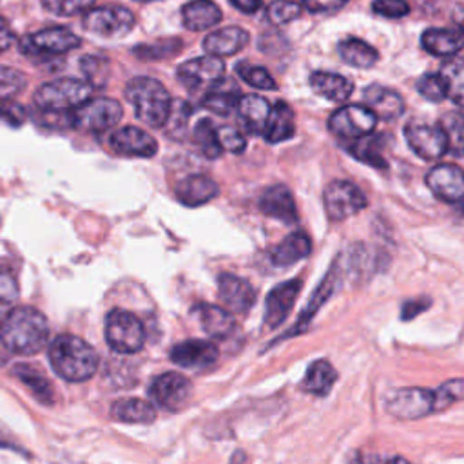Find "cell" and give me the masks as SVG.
Returning a JSON list of instances; mask_svg holds the SVG:
<instances>
[{
    "instance_id": "cell-1",
    "label": "cell",
    "mask_w": 464,
    "mask_h": 464,
    "mask_svg": "<svg viewBox=\"0 0 464 464\" xmlns=\"http://www.w3.org/2000/svg\"><path fill=\"white\" fill-rule=\"evenodd\" d=\"M2 344L18 355H33L49 341V323L33 306H16L0 321Z\"/></svg>"
},
{
    "instance_id": "cell-2",
    "label": "cell",
    "mask_w": 464,
    "mask_h": 464,
    "mask_svg": "<svg viewBox=\"0 0 464 464\" xmlns=\"http://www.w3.org/2000/svg\"><path fill=\"white\" fill-rule=\"evenodd\" d=\"M49 362L62 379L82 382L96 373L100 361L87 341L72 334H60L49 344Z\"/></svg>"
},
{
    "instance_id": "cell-3",
    "label": "cell",
    "mask_w": 464,
    "mask_h": 464,
    "mask_svg": "<svg viewBox=\"0 0 464 464\" xmlns=\"http://www.w3.org/2000/svg\"><path fill=\"white\" fill-rule=\"evenodd\" d=\"M125 98L134 107V114L149 127H163L169 109L170 94L163 83L150 76H134L125 85Z\"/></svg>"
},
{
    "instance_id": "cell-4",
    "label": "cell",
    "mask_w": 464,
    "mask_h": 464,
    "mask_svg": "<svg viewBox=\"0 0 464 464\" xmlns=\"http://www.w3.org/2000/svg\"><path fill=\"white\" fill-rule=\"evenodd\" d=\"M92 87L85 80L78 78H56L42 83L33 100L38 109L44 112H65L72 111L89 100Z\"/></svg>"
},
{
    "instance_id": "cell-5",
    "label": "cell",
    "mask_w": 464,
    "mask_h": 464,
    "mask_svg": "<svg viewBox=\"0 0 464 464\" xmlns=\"http://www.w3.org/2000/svg\"><path fill=\"white\" fill-rule=\"evenodd\" d=\"M123 116V107L114 98H92L72 109L69 125L85 132H105L116 127Z\"/></svg>"
},
{
    "instance_id": "cell-6",
    "label": "cell",
    "mask_w": 464,
    "mask_h": 464,
    "mask_svg": "<svg viewBox=\"0 0 464 464\" xmlns=\"http://www.w3.org/2000/svg\"><path fill=\"white\" fill-rule=\"evenodd\" d=\"M105 341L116 353H134L145 344L143 323L134 314L114 308L105 317Z\"/></svg>"
},
{
    "instance_id": "cell-7",
    "label": "cell",
    "mask_w": 464,
    "mask_h": 464,
    "mask_svg": "<svg viewBox=\"0 0 464 464\" xmlns=\"http://www.w3.org/2000/svg\"><path fill=\"white\" fill-rule=\"evenodd\" d=\"M134 13L123 5H102L85 11L83 27L102 38H121L134 27Z\"/></svg>"
},
{
    "instance_id": "cell-8",
    "label": "cell",
    "mask_w": 464,
    "mask_h": 464,
    "mask_svg": "<svg viewBox=\"0 0 464 464\" xmlns=\"http://www.w3.org/2000/svg\"><path fill=\"white\" fill-rule=\"evenodd\" d=\"M80 45V36L67 27H47L20 40V51L27 56H56Z\"/></svg>"
},
{
    "instance_id": "cell-9",
    "label": "cell",
    "mask_w": 464,
    "mask_h": 464,
    "mask_svg": "<svg viewBox=\"0 0 464 464\" xmlns=\"http://www.w3.org/2000/svg\"><path fill=\"white\" fill-rule=\"evenodd\" d=\"M377 127V116L364 103H348L334 111L328 118V129L343 140L368 136Z\"/></svg>"
},
{
    "instance_id": "cell-10",
    "label": "cell",
    "mask_w": 464,
    "mask_h": 464,
    "mask_svg": "<svg viewBox=\"0 0 464 464\" xmlns=\"http://www.w3.org/2000/svg\"><path fill=\"white\" fill-rule=\"evenodd\" d=\"M324 210L330 221H343L366 207V196L362 190L346 179H334L323 192Z\"/></svg>"
},
{
    "instance_id": "cell-11",
    "label": "cell",
    "mask_w": 464,
    "mask_h": 464,
    "mask_svg": "<svg viewBox=\"0 0 464 464\" xmlns=\"http://www.w3.org/2000/svg\"><path fill=\"white\" fill-rule=\"evenodd\" d=\"M433 390L428 388H399L386 399V410L401 420H413L433 411Z\"/></svg>"
},
{
    "instance_id": "cell-12",
    "label": "cell",
    "mask_w": 464,
    "mask_h": 464,
    "mask_svg": "<svg viewBox=\"0 0 464 464\" xmlns=\"http://www.w3.org/2000/svg\"><path fill=\"white\" fill-rule=\"evenodd\" d=\"M404 138L410 149L422 160H439L448 152V138L440 125L411 121L404 127Z\"/></svg>"
},
{
    "instance_id": "cell-13",
    "label": "cell",
    "mask_w": 464,
    "mask_h": 464,
    "mask_svg": "<svg viewBox=\"0 0 464 464\" xmlns=\"http://www.w3.org/2000/svg\"><path fill=\"white\" fill-rule=\"evenodd\" d=\"M225 63L218 56H198L178 65L176 76L185 85L187 91L198 92L199 89H208L218 80L223 78Z\"/></svg>"
},
{
    "instance_id": "cell-14",
    "label": "cell",
    "mask_w": 464,
    "mask_h": 464,
    "mask_svg": "<svg viewBox=\"0 0 464 464\" xmlns=\"http://www.w3.org/2000/svg\"><path fill=\"white\" fill-rule=\"evenodd\" d=\"M190 392V381L179 372H167L158 375L149 388L150 399L169 411L181 410L188 402Z\"/></svg>"
},
{
    "instance_id": "cell-15",
    "label": "cell",
    "mask_w": 464,
    "mask_h": 464,
    "mask_svg": "<svg viewBox=\"0 0 464 464\" xmlns=\"http://www.w3.org/2000/svg\"><path fill=\"white\" fill-rule=\"evenodd\" d=\"M428 188L446 203H459L464 194L462 169L455 163L435 165L426 174Z\"/></svg>"
},
{
    "instance_id": "cell-16",
    "label": "cell",
    "mask_w": 464,
    "mask_h": 464,
    "mask_svg": "<svg viewBox=\"0 0 464 464\" xmlns=\"http://www.w3.org/2000/svg\"><path fill=\"white\" fill-rule=\"evenodd\" d=\"M109 143H111V149L120 156L152 158L158 152L156 140L149 132L134 125H125L114 130L109 138Z\"/></svg>"
},
{
    "instance_id": "cell-17",
    "label": "cell",
    "mask_w": 464,
    "mask_h": 464,
    "mask_svg": "<svg viewBox=\"0 0 464 464\" xmlns=\"http://www.w3.org/2000/svg\"><path fill=\"white\" fill-rule=\"evenodd\" d=\"M218 346L201 339H187L170 350V361L188 370H205L218 361Z\"/></svg>"
},
{
    "instance_id": "cell-18",
    "label": "cell",
    "mask_w": 464,
    "mask_h": 464,
    "mask_svg": "<svg viewBox=\"0 0 464 464\" xmlns=\"http://www.w3.org/2000/svg\"><path fill=\"white\" fill-rule=\"evenodd\" d=\"M301 292V279H290L283 281L276 288H272L266 295V306H265V326L266 328H276L279 326L288 312L292 310L295 297Z\"/></svg>"
},
{
    "instance_id": "cell-19",
    "label": "cell",
    "mask_w": 464,
    "mask_h": 464,
    "mask_svg": "<svg viewBox=\"0 0 464 464\" xmlns=\"http://www.w3.org/2000/svg\"><path fill=\"white\" fill-rule=\"evenodd\" d=\"M218 292L225 306L230 312L237 314L248 312L256 301V290L252 288V285L234 274H221L218 277Z\"/></svg>"
},
{
    "instance_id": "cell-20",
    "label": "cell",
    "mask_w": 464,
    "mask_h": 464,
    "mask_svg": "<svg viewBox=\"0 0 464 464\" xmlns=\"http://www.w3.org/2000/svg\"><path fill=\"white\" fill-rule=\"evenodd\" d=\"M337 277H339V266H337V261H335V263L330 265V268H328V272L324 274V277L321 279L319 286L314 290V294H312V297H310L306 308H303V312H301L299 319L295 321L294 328L288 330L283 337H279V341L285 339V337H292V335H295V334H301V332H304V330L308 328V324H310V321L314 319V315L319 312V308H321V306L328 301V297L334 294L335 285H337Z\"/></svg>"
},
{
    "instance_id": "cell-21",
    "label": "cell",
    "mask_w": 464,
    "mask_h": 464,
    "mask_svg": "<svg viewBox=\"0 0 464 464\" xmlns=\"http://www.w3.org/2000/svg\"><path fill=\"white\" fill-rule=\"evenodd\" d=\"M362 100H364V105L381 120H386V121H392V120H397L404 114V100L399 92L388 89V87H382V85H370L364 89L362 92Z\"/></svg>"
},
{
    "instance_id": "cell-22",
    "label": "cell",
    "mask_w": 464,
    "mask_h": 464,
    "mask_svg": "<svg viewBox=\"0 0 464 464\" xmlns=\"http://www.w3.org/2000/svg\"><path fill=\"white\" fill-rule=\"evenodd\" d=\"M219 194L218 183L205 174H190L176 183L174 196L187 207H199Z\"/></svg>"
},
{
    "instance_id": "cell-23",
    "label": "cell",
    "mask_w": 464,
    "mask_h": 464,
    "mask_svg": "<svg viewBox=\"0 0 464 464\" xmlns=\"http://www.w3.org/2000/svg\"><path fill=\"white\" fill-rule=\"evenodd\" d=\"M248 38L250 36L243 27L228 25V27H221L208 33L203 38L201 45L207 54L221 58V56H232L239 53L248 44Z\"/></svg>"
},
{
    "instance_id": "cell-24",
    "label": "cell",
    "mask_w": 464,
    "mask_h": 464,
    "mask_svg": "<svg viewBox=\"0 0 464 464\" xmlns=\"http://www.w3.org/2000/svg\"><path fill=\"white\" fill-rule=\"evenodd\" d=\"M259 210L286 225L297 221V208L292 192L285 185L268 187L259 198Z\"/></svg>"
},
{
    "instance_id": "cell-25",
    "label": "cell",
    "mask_w": 464,
    "mask_h": 464,
    "mask_svg": "<svg viewBox=\"0 0 464 464\" xmlns=\"http://www.w3.org/2000/svg\"><path fill=\"white\" fill-rule=\"evenodd\" d=\"M239 98H241V91L237 83L223 76L221 80H218L214 85L207 89L205 96L201 98V107L214 114L228 116L237 107Z\"/></svg>"
},
{
    "instance_id": "cell-26",
    "label": "cell",
    "mask_w": 464,
    "mask_h": 464,
    "mask_svg": "<svg viewBox=\"0 0 464 464\" xmlns=\"http://www.w3.org/2000/svg\"><path fill=\"white\" fill-rule=\"evenodd\" d=\"M194 317L199 321L203 332L207 335H210L212 339H225L232 334L236 323L232 319V315L216 306V304H208V303H199L192 308Z\"/></svg>"
},
{
    "instance_id": "cell-27",
    "label": "cell",
    "mask_w": 464,
    "mask_h": 464,
    "mask_svg": "<svg viewBox=\"0 0 464 464\" xmlns=\"http://www.w3.org/2000/svg\"><path fill=\"white\" fill-rule=\"evenodd\" d=\"M237 116L241 125L250 134H263L270 112L268 102L259 94H245L237 102Z\"/></svg>"
},
{
    "instance_id": "cell-28",
    "label": "cell",
    "mask_w": 464,
    "mask_h": 464,
    "mask_svg": "<svg viewBox=\"0 0 464 464\" xmlns=\"http://www.w3.org/2000/svg\"><path fill=\"white\" fill-rule=\"evenodd\" d=\"M308 82L315 94L330 102H346L353 91V83L337 72L314 71Z\"/></svg>"
},
{
    "instance_id": "cell-29",
    "label": "cell",
    "mask_w": 464,
    "mask_h": 464,
    "mask_svg": "<svg viewBox=\"0 0 464 464\" xmlns=\"http://www.w3.org/2000/svg\"><path fill=\"white\" fill-rule=\"evenodd\" d=\"M221 20V9L212 0H192L181 7V22L190 31H205Z\"/></svg>"
},
{
    "instance_id": "cell-30",
    "label": "cell",
    "mask_w": 464,
    "mask_h": 464,
    "mask_svg": "<svg viewBox=\"0 0 464 464\" xmlns=\"http://www.w3.org/2000/svg\"><path fill=\"white\" fill-rule=\"evenodd\" d=\"M295 123H294V111L288 103L277 102L274 107H270L263 136L270 143H279L285 140H290L294 136Z\"/></svg>"
},
{
    "instance_id": "cell-31",
    "label": "cell",
    "mask_w": 464,
    "mask_h": 464,
    "mask_svg": "<svg viewBox=\"0 0 464 464\" xmlns=\"http://www.w3.org/2000/svg\"><path fill=\"white\" fill-rule=\"evenodd\" d=\"M424 51L435 56H455L462 49V33L453 29H426L420 36Z\"/></svg>"
},
{
    "instance_id": "cell-32",
    "label": "cell",
    "mask_w": 464,
    "mask_h": 464,
    "mask_svg": "<svg viewBox=\"0 0 464 464\" xmlns=\"http://www.w3.org/2000/svg\"><path fill=\"white\" fill-rule=\"evenodd\" d=\"M312 252V241L310 237L297 230L292 232L290 236H286L274 250H272V263L276 266H288L297 263L299 259L306 257Z\"/></svg>"
},
{
    "instance_id": "cell-33",
    "label": "cell",
    "mask_w": 464,
    "mask_h": 464,
    "mask_svg": "<svg viewBox=\"0 0 464 464\" xmlns=\"http://www.w3.org/2000/svg\"><path fill=\"white\" fill-rule=\"evenodd\" d=\"M111 417L120 422L147 424L156 419V410L145 399H120L112 402Z\"/></svg>"
},
{
    "instance_id": "cell-34",
    "label": "cell",
    "mask_w": 464,
    "mask_h": 464,
    "mask_svg": "<svg viewBox=\"0 0 464 464\" xmlns=\"http://www.w3.org/2000/svg\"><path fill=\"white\" fill-rule=\"evenodd\" d=\"M337 51L344 63L357 69H370L372 65L377 63V58H379L377 49H373L364 40L353 38V36L341 40L337 45Z\"/></svg>"
},
{
    "instance_id": "cell-35",
    "label": "cell",
    "mask_w": 464,
    "mask_h": 464,
    "mask_svg": "<svg viewBox=\"0 0 464 464\" xmlns=\"http://www.w3.org/2000/svg\"><path fill=\"white\" fill-rule=\"evenodd\" d=\"M335 379H337V372L334 370V366L328 361L321 359V361H315L308 366L301 388L306 393L324 397V395L330 393Z\"/></svg>"
},
{
    "instance_id": "cell-36",
    "label": "cell",
    "mask_w": 464,
    "mask_h": 464,
    "mask_svg": "<svg viewBox=\"0 0 464 464\" xmlns=\"http://www.w3.org/2000/svg\"><path fill=\"white\" fill-rule=\"evenodd\" d=\"M11 372L38 401L47 402V404L53 402V397H54L53 386L47 381V377L38 372V368H34L31 364H14Z\"/></svg>"
},
{
    "instance_id": "cell-37",
    "label": "cell",
    "mask_w": 464,
    "mask_h": 464,
    "mask_svg": "<svg viewBox=\"0 0 464 464\" xmlns=\"http://www.w3.org/2000/svg\"><path fill=\"white\" fill-rule=\"evenodd\" d=\"M192 138L198 145V149L201 150V154L208 160H216L221 156L223 149L219 145V140H218V129L216 125L212 123V120L208 118H203L196 123L194 127V132H192Z\"/></svg>"
},
{
    "instance_id": "cell-38",
    "label": "cell",
    "mask_w": 464,
    "mask_h": 464,
    "mask_svg": "<svg viewBox=\"0 0 464 464\" xmlns=\"http://www.w3.org/2000/svg\"><path fill=\"white\" fill-rule=\"evenodd\" d=\"M377 138L372 134L368 136H362V138H357V140H352L348 145H346V150L357 158L359 161H364L372 167H379V169H386V160L382 158V154L379 152V147H377Z\"/></svg>"
},
{
    "instance_id": "cell-39",
    "label": "cell",
    "mask_w": 464,
    "mask_h": 464,
    "mask_svg": "<svg viewBox=\"0 0 464 464\" xmlns=\"http://www.w3.org/2000/svg\"><path fill=\"white\" fill-rule=\"evenodd\" d=\"M190 114H192V107L188 105V102H185V100H172L169 114H167V120L163 123L165 132L170 138L179 140L185 134L187 127H188Z\"/></svg>"
},
{
    "instance_id": "cell-40",
    "label": "cell",
    "mask_w": 464,
    "mask_h": 464,
    "mask_svg": "<svg viewBox=\"0 0 464 464\" xmlns=\"http://www.w3.org/2000/svg\"><path fill=\"white\" fill-rule=\"evenodd\" d=\"M80 69L85 76V82L92 89L103 87L109 78V62L103 56H92V54L83 56L80 60Z\"/></svg>"
},
{
    "instance_id": "cell-41",
    "label": "cell",
    "mask_w": 464,
    "mask_h": 464,
    "mask_svg": "<svg viewBox=\"0 0 464 464\" xmlns=\"http://www.w3.org/2000/svg\"><path fill=\"white\" fill-rule=\"evenodd\" d=\"M462 60L460 58H450V62H446L440 69V76L446 83V91H448V98H451L455 103L462 102Z\"/></svg>"
},
{
    "instance_id": "cell-42",
    "label": "cell",
    "mask_w": 464,
    "mask_h": 464,
    "mask_svg": "<svg viewBox=\"0 0 464 464\" xmlns=\"http://www.w3.org/2000/svg\"><path fill=\"white\" fill-rule=\"evenodd\" d=\"M236 72L239 74V78L243 82H246L248 85H252L256 89H263V91H274L276 89V80L270 76V72L265 67L252 65V63H246V62H239L236 65Z\"/></svg>"
},
{
    "instance_id": "cell-43",
    "label": "cell",
    "mask_w": 464,
    "mask_h": 464,
    "mask_svg": "<svg viewBox=\"0 0 464 464\" xmlns=\"http://www.w3.org/2000/svg\"><path fill=\"white\" fill-rule=\"evenodd\" d=\"M303 13V5L295 0H272L266 7V18L274 25H285Z\"/></svg>"
},
{
    "instance_id": "cell-44",
    "label": "cell",
    "mask_w": 464,
    "mask_h": 464,
    "mask_svg": "<svg viewBox=\"0 0 464 464\" xmlns=\"http://www.w3.org/2000/svg\"><path fill=\"white\" fill-rule=\"evenodd\" d=\"M183 47V42L179 38L176 40H165L160 45L158 44H141L138 47H134V54L140 60H163L169 58L172 54H178Z\"/></svg>"
},
{
    "instance_id": "cell-45",
    "label": "cell",
    "mask_w": 464,
    "mask_h": 464,
    "mask_svg": "<svg viewBox=\"0 0 464 464\" xmlns=\"http://www.w3.org/2000/svg\"><path fill=\"white\" fill-rule=\"evenodd\" d=\"M433 411H444L462 399V379L455 377L442 382L437 390H433Z\"/></svg>"
},
{
    "instance_id": "cell-46",
    "label": "cell",
    "mask_w": 464,
    "mask_h": 464,
    "mask_svg": "<svg viewBox=\"0 0 464 464\" xmlns=\"http://www.w3.org/2000/svg\"><path fill=\"white\" fill-rule=\"evenodd\" d=\"M27 83L24 72L14 67L0 65V102H7L9 98L16 96Z\"/></svg>"
},
{
    "instance_id": "cell-47",
    "label": "cell",
    "mask_w": 464,
    "mask_h": 464,
    "mask_svg": "<svg viewBox=\"0 0 464 464\" xmlns=\"http://www.w3.org/2000/svg\"><path fill=\"white\" fill-rule=\"evenodd\" d=\"M18 301V285L7 268H0V321L14 308Z\"/></svg>"
},
{
    "instance_id": "cell-48",
    "label": "cell",
    "mask_w": 464,
    "mask_h": 464,
    "mask_svg": "<svg viewBox=\"0 0 464 464\" xmlns=\"http://www.w3.org/2000/svg\"><path fill=\"white\" fill-rule=\"evenodd\" d=\"M417 91L420 96H424L426 100H430L433 103H439L444 98H448L446 83L439 72H428V74L420 76L417 82Z\"/></svg>"
},
{
    "instance_id": "cell-49",
    "label": "cell",
    "mask_w": 464,
    "mask_h": 464,
    "mask_svg": "<svg viewBox=\"0 0 464 464\" xmlns=\"http://www.w3.org/2000/svg\"><path fill=\"white\" fill-rule=\"evenodd\" d=\"M94 0H42V7L54 16H74L89 11Z\"/></svg>"
},
{
    "instance_id": "cell-50",
    "label": "cell",
    "mask_w": 464,
    "mask_h": 464,
    "mask_svg": "<svg viewBox=\"0 0 464 464\" xmlns=\"http://www.w3.org/2000/svg\"><path fill=\"white\" fill-rule=\"evenodd\" d=\"M218 140H219V145H221L223 150L234 152V154L243 152L245 147H246L245 136L230 125H223V127L218 129Z\"/></svg>"
},
{
    "instance_id": "cell-51",
    "label": "cell",
    "mask_w": 464,
    "mask_h": 464,
    "mask_svg": "<svg viewBox=\"0 0 464 464\" xmlns=\"http://www.w3.org/2000/svg\"><path fill=\"white\" fill-rule=\"evenodd\" d=\"M372 11L384 18H402L410 13V4L406 0H373Z\"/></svg>"
},
{
    "instance_id": "cell-52",
    "label": "cell",
    "mask_w": 464,
    "mask_h": 464,
    "mask_svg": "<svg viewBox=\"0 0 464 464\" xmlns=\"http://www.w3.org/2000/svg\"><path fill=\"white\" fill-rule=\"evenodd\" d=\"M440 127L446 132L448 138V149H453V154L460 156V145H462V120L459 114H450Z\"/></svg>"
},
{
    "instance_id": "cell-53",
    "label": "cell",
    "mask_w": 464,
    "mask_h": 464,
    "mask_svg": "<svg viewBox=\"0 0 464 464\" xmlns=\"http://www.w3.org/2000/svg\"><path fill=\"white\" fill-rule=\"evenodd\" d=\"M348 0H303L301 5L308 13H335L346 5Z\"/></svg>"
},
{
    "instance_id": "cell-54",
    "label": "cell",
    "mask_w": 464,
    "mask_h": 464,
    "mask_svg": "<svg viewBox=\"0 0 464 464\" xmlns=\"http://www.w3.org/2000/svg\"><path fill=\"white\" fill-rule=\"evenodd\" d=\"M0 118L7 120L13 125H20L25 120V112L20 105H14V103L5 105V102H0Z\"/></svg>"
},
{
    "instance_id": "cell-55",
    "label": "cell",
    "mask_w": 464,
    "mask_h": 464,
    "mask_svg": "<svg viewBox=\"0 0 464 464\" xmlns=\"http://www.w3.org/2000/svg\"><path fill=\"white\" fill-rule=\"evenodd\" d=\"M230 5H234L237 11L245 13V14H254L261 9L263 0H228Z\"/></svg>"
},
{
    "instance_id": "cell-56",
    "label": "cell",
    "mask_w": 464,
    "mask_h": 464,
    "mask_svg": "<svg viewBox=\"0 0 464 464\" xmlns=\"http://www.w3.org/2000/svg\"><path fill=\"white\" fill-rule=\"evenodd\" d=\"M430 306V301L428 303H424L422 304V301L420 299H413V301H406L404 304H402V319H411L413 315H417L419 312H422L424 308H428Z\"/></svg>"
},
{
    "instance_id": "cell-57",
    "label": "cell",
    "mask_w": 464,
    "mask_h": 464,
    "mask_svg": "<svg viewBox=\"0 0 464 464\" xmlns=\"http://www.w3.org/2000/svg\"><path fill=\"white\" fill-rule=\"evenodd\" d=\"M13 40H14V36H13L9 24L0 16V54L11 47Z\"/></svg>"
},
{
    "instance_id": "cell-58",
    "label": "cell",
    "mask_w": 464,
    "mask_h": 464,
    "mask_svg": "<svg viewBox=\"0 0 464 464\" xmlns=\"http://www.w3.org/2000/svg\"><path fill=\"white\" fill-rule=\"evenodd\" d=\"M0 448H9L14 450V442L9 439V435L5 433V430L0 428Z\"/></svg>"
},
{
    "instance_id": "cell-59",
    "label": "cell",
    "mask_w": 464,
    "mask_h": 464,
    "mask_svg": "<svg viewBox=\"0 0 464 464\" xmlns=\"http://www.w3.org/2000/svg\"><path fill=\"white\" fill-rule=\"evenodd\" d=\"M381 464H410L406 459H402V457H399V455H395V457H390V459H386V460H382Z\"/></svg>"
},
{
    "instance_id": "cell-60",
    "label": "cell",
    "mask_w": 464,
    "mask_h": 464,
    "mask_svg": "<svg viewBox=\"0 0 464 464\" xmlns=\"http://www.w3.org/2000/svg\"><path fill=\"white\" fill-rule=\"evenodd\" d=\"M134 2H154V0H134Z\"/></svg>"
}]
</instances>
